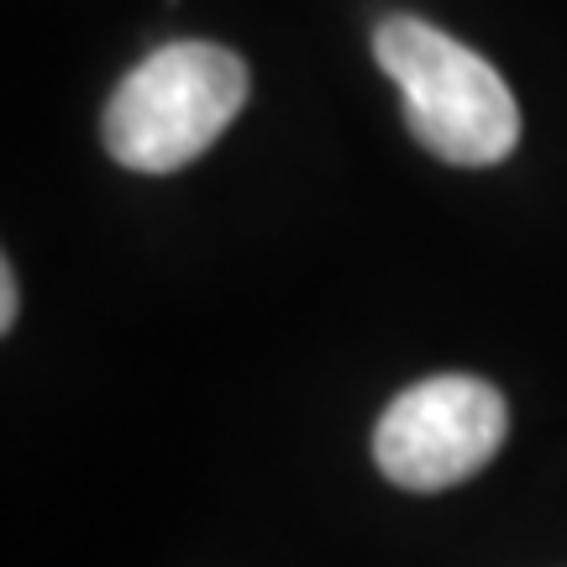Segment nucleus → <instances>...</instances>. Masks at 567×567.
<instances>
[{
    "mask_svg": "<svg viewBox=\"0 0 567 567\" xmlns=\"http://www.w3.org/2000/svg\"><path fill=\"white\" fill-rule=\"evenodd\" d=\"M509 431L505 394L467 373H442L389 400L373 431V463L389 484L431 494L484 473Z\"/></svg>",
    "mask_w": 567,
    "mask_h": 567,
    "instance_id": "nucleus-3",
    "label": "nucleus"
},
{
    "mask_svg": "<svg viewBox=\"0 0 567 567\" xmlns=\"http://www.w3.org/2000/svg\"><path fill=\"white\" fill-rule=\"evenodd\" d=\"M373 59L400 90L415 142L436 158L457 168H488L515 153L520 111L509 84L494 63L446 38L442 27L421 17H389L373 32Z\"/></svg>",
    "mask_w": 567,
    "mask_h": 567,
    "instance_id": "nucleus-1",
    "label": "nucleus"
},
{
    "mask_svg": "<svg viewBox=\"0 0 567 567\" xmlns=\"http://www.w3.org/2000/svg\"><path fill=\"white\" fill-rule=\"evenodd\" d=\"M17 305H21V295H17V268L6 264V268H0V331H11V326H17Z\"/></svg>",
    "mask_w": 567,
    "mask_h": 567,
    "instance_id": "nucleus-4",
    "label": "nucleus"
},
{
    "mask_svg": "<svg viewBox=\"0 0 567 567\" xmlns=\"http://www.w3.org/2000/svg\"><path fill=\"white\" fill-rule=\"evenodd\" d=\"M247 63L221 42H168L116 84L101 116L105 153L132 174H174L237 122Z\"/></svg>",
    "mask_w": 567,
    "mask_h": 567,
    "instance_id": "nucleus-2",
    "label": "nucleus"
}]
</instances>
